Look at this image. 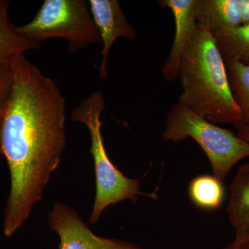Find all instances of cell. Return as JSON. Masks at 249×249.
<instances>
[{"instance_id":"52a82bcc","label":"cell","mask_w":249,"mask_h":249,"mask_svg":"<svg viewBox=\"0 0 249 249\" xmlns=\"http://www.w3.org/2000/svg\"><path fill=\"white\" fill-rule=\"evenodd\" d=\"M91 16L103 44L100 55L103 60L99 67V77L107 78V60L111 46L119 37L134 39L137 31L126 19L117 0H89Z\"/></svg>"},{"instance_id":"ac0fdd59","label":"cell","mask_w":249,"mask_h":249,"mask_svg":"<svg viewBox=\"0 0 249 249\" xmlns=\"http://www.w3.org/2000/svg\"><path fill=\"white\" fill-rule=\"evenodd\" d=\"M224 249H243L242 247H240L235 241L231 242V243L229 244V245L227 246V247H225Z\"/></svg>"},{"instance_id":"7a4b0ae2","label":"cell","mask_w":249,"mask_h":249,"mask_svg":"<svg viewBox=\"0 0 249 249\" xmlns=\"http://www.w3.org/2000/svg\"><path fill=\"white\" fill-rule=\"evenodd\" d=\"M178 79L183 89L178 103L212 124H242L224 57L213 34L199 23L180 60Z\"/></svg>"},{"instance_id":"8992f818","label":"cell","mask_w":249,"mask_h":249,"mask_svg":"<svg viewBox=\"0 0 249 249\" xmlns=\"http://www.w3.org/2000/svg\"><path fill=\"white\" fill-rule=\"evenodd\" d=\"M48 222L60 239L59 249H144L127 241L95 235L78 213L63 203L53 204Z\"/></svg>"},{"instance_id":"5b68a950","label":"cell","mask_w":249,"mask_h":249,"mask_svg":"<svg viewBox=\"0 0 249 249\" xmlns=\"http://www.w3.org/2000/svg\"><path fill=\"white\" fill-rule=\"evenodd\" d=\"M17 30L37 44L53 37L66 39L71 53L101 42L85 0H45L32 20Z\"/></svg>"},{"instance_id":"6da1fadb","label":"cell","mask_w":249,"mask_h":249,"mask_svg":"<svg viewBox=\"0 0 249 249\" xmlns=\"http://www.w3.org/2000/svg\"><path fill=\"white\" fill-rule=\"evenodd\" d=\"M11 63L14 83L1 132L11 176L3 224L6 237L22 227L42 199L67 147L66 102L60 88L24 53Z\"/></svg>"},{"instance_id":"7c38bea8","label":"cell","mask_w":249,"mask_h":249,"mask_svg":"<svg viewBox=\"0 0 249 249\" xmlns=\"http://www.w3.org/2000/svg\"><path fill=\"white\" fill-rule=\"evenodd\" d=\"M188 196L193 204L205 211H215L222 206L225 190L222 181L214 175H202L190 182Z\"/></svg>"},{"instance_id":"d6986e66","label":"cell","mask_w":249,"mask_h":249,"mask_svg":"<svg viewBox=\"0 0 249 249\" xmlns=\"http://www.w3.org/2000/svg\"><path fill=\"white\" fill-rule=\"evenodd\" d=\"M1 124H2V116H0V155H2V150H1Z\"/></svg>"},{"instance_id":"2e32d148","label":"cell","mask_w":249,"mask_h":249,"mask_svg":"<svg viewBox=\"0 0 249 249\" xmlns=\"http://www.w3.org/2000/svg\"><path fill=\"white\" fill-rule=\"evenodd\" d=\"M239 1H240L242 25H247L249 24V0H239Z\"/></svg>"},{"instance_id":"5bb4252c","label":"cell","mask_w":249,"mask_h":249,"mask_svg":"<svg viewBox=\"0 0 249 249\" xmlns=\"http://www.w3.org/2000/svg\"><path fill=\"white\" fill-rule=\"evenodd\" d=\"M224 58L235 59L249 65V24L213 34Z\"/></svg>"},{"instance_id":"4fadbf2b","label":"cell","mask_w":249,"mask_h":249,"mask_svg":"<svg viewBox=\"0 0 249 249\" xmlns=\"http://www.w3.org/2000/svg\"><path fill=\"white\" fill-rule=\"evenodd\" d=\"M231 89L242 114V124L249 126V65L224 58Z\"/></svg>"},{"instance_id":"277c9868","label":"cell","mask_w":249,"mask_h":249,"mask_svg":"<svg viewBox=\"0 0 249 249\" xmlns=\"http://www.w3.org/2000/svg\"><path fill=\"white\" fill-rule=\"evenodd\" d=\"M162 137L173 143L193 139L207 156L214 176L222 181L237 162L249 157V142L179 103L168 112Z\"/></svg>"},{"instance_id":"e0dca14e","label":"cell","mask_w":249,"mask_h":249,"mask_svg":"<svg viewBox=\"0 0 249 249\" xmlns=\"http://www.w3.org/2000/svg\"><path fill=\"white\" fill-rule=\"evenodd\" d=\"M235 127L237 131V135L240 138L249 142V126L240 124H237Z\"/></svg>"},{"instance_id":"9c48e42d","label":"cell","mask_w":249,"mask_h":249,"mask_svg":"<svg viewBox=\"0 0 249 249\" xmlns=\"http://www.w3.org/2000/svg\"><path fill=\"white\" fill-rule=\"evenodd\" d=\"M230 197L226 208L236 231L235 241L249 249V162L241 165L230 184Z\"/></svg>"},{"instance_id":"30bf717a","label":"cell","mask_w":249,"mask_h":249,"mask_svg":"<svg viewBox=\"0 0 249 249\" xmlns=\"http://www.w3.org/2000/svg\"><path fill=\"white\" fill-rule=\"evenodd\" d=\"M197 22L213 34L242 25L239 0H198Z\"/></svg>"},{"instance_id":"ba28073f","label":"cell","mask_w":249,"mask_h":249,"mask_svg":"<svg viewBox=\"0 0 249 249\" xmlns=\"http://www.w3.org/2000/svg\"><path fill=\"white\" fill-rule=\"evenodd\" d=\"M198 0H160L159 4L173 13L175 22V35L169 55L162 70L165 79L173 82L178 79V67L186 47L196 29V4Z\"/></svg>"},{"instance_id":"9a60e30c","label":"cell","mask_w":249,"mask_h":249,"mask_svg":"<svg viewBox=\"0 0 249 249\" xmlns=\"http://www.w3.org/2000/svg\"><path fill=\"white\" fill-rule=\"evenodd\" d=\"M14 83V70L11 62L0 63V116L9 100Z\"/></svg>"},{"instance_id":"3957f363","label":"cell","mask_w":249,"mask_h":249,"mask_svg":"<svg viewBox=\"0 0 249 249\" xmlns=\"http://www.w3.org/2000/svg\"><path fill=\"white\" fill-rule=\"evenodd\" d=\"M105 107L102 92L95 91L73 109L71 116L72 121L88 127L91 137L89 152L94 163L96 181V196L89 219L91 224L97 222L103 211L112 205L127 199L136 204L139 196H155L142 193L139 179L126 177L108 157L101 131V116Z\"/></svg>"},{"instance_id":"8fae6325","label":"cell","mask_w":249,"mask_h":249,"mask_svg":"<svg viewBox=\"0 0 249 249\" xmlns=\"http://www.w3.org/2000/svg\"><path fill=\"white\" fill-rule=\"evenodd\" d=\"M9 4V0H0V63L11 62L19 54L40 47V44L31 42L21 35L17 27L10 22Z\"/></svg>"}]
</instances>
